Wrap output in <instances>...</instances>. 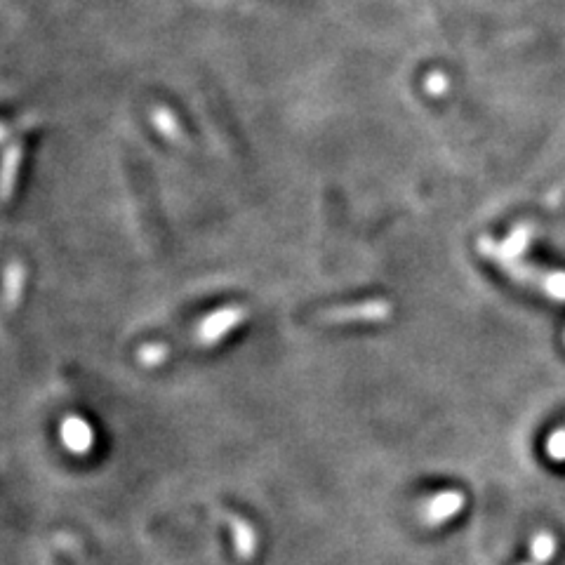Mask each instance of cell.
<instances>
[{
	"label": "cell",
	"mask_w": 565,
	"mask_h": 565,
	"mask_svg": "<svg viewBox=\"0 0 565 565\" xmlns=\"http://www.w3.org/2000/svg\"><path fill=\"white\" fill-rule=\"evenodd\" d=\"M554 554H556V540H554V537H551L549 533L537 535L535 542H533V558H535V563H537V565L547 563V561H551V556H554Z\"/></svg>",
	"instance_id": "8"
},
{
	"label": "cell",
	"mask_w": 565,
	"mask_h": 565,
	"mask_svg": "<svg viewBox=\"0 0 565 565\" xmlns=\"http://www.w3.org/2000/svg\"><path fill=\"white\" fill-rule=\"evenodd\" d=\"M48 565H62V563H59V561H57V563H48Z\"/></svg>",
	"instance_id": "14"
},
{
	"label": "cell",
	"mask_w": 565,
	"mask_h": 565,
	"mask_svg": "<svg viewBox=\"0 0 565 565\" xmlns=\"http://www.w3.org/2000/svg\"><path fill=\"white\" fill-rule=\"evenodd\" d=\"M8 285H5V297H8V302L15 307V304L22 299V290H24V269L22 264H12L8 269Z\"/></svg>",
	"instance_id": "7"
},
{
	"label": "cell",
	"mask_w": 565,
	"mask_h": 565,
	"mask_svg": "<svg viewBox=\"0 0 565 565\" xmlns=\"http://www.w3.org/2000/svg\"><path fill=\"white\" fill-rule=\"evenodd\" d=\"M495 262L500 264L511 278H516V281H521L525 285H530V288L544 292V295L565 302V271H544L530 267V264L521 262V259H509V257H497Z\"/></svg>",
	"instance_id": "1"
},
{
	"label": "cell",
	"mask_w": 565,
	"mask_h": 565,
	"mask_svg": "<svg viewBox=\"0 0 565 565\" xmlns=\"http://www.w3.org/2000/svg\"><path fill=\"white\" fill-rule=\"evenodd\" d=\"M530 565H537V563H530Z\"/></svg>",
	"instance_id": "15"
},
{
	"label": "cell",
	"mask_w": 565,
	"mask_h": 565,
	"mask_svg": "<svg viewBox=\"0 0 565 565\" xmlns=\"http://www.w3.org/2000/svg\"><path fill=\"white\" fill-rule=\"evenodd\" d=\"M22 165V146H10L0 161V198L8 201L17 182V170Z\"/></svg>",
	"instance_id": "6"
},
{
	"label": "cell",
	"mask_w": 565,
	"mask_h": 565,
	"mask_svg": "<svg viewBox=\"0 0 565 565\" xmlns=\"http://www.w3.org/2000/svg\"><path fill=\"white\" fill-rule=\"evenodd\" d=\"M154 125L163 132L165 137H170V139L182 137V135H179V132H182V130H179L175 116H172L168 109H156L154 111Z\"/></svg>",
	"instance_id": "9"
},
{
	"label": "cell",
	"mask_w": 565,
	"mask_h": 565,
	"mask_svg": "<svg viewBox=\"0 0 565 565\" xmlns=\"http://www.w3.org/2000/svg\"><path fill=\"white\" fill-rule=\"evenodd\" d=\"M245 314H248V311H245L243 307H226V309L215 311V314L208 316L201 325H198V330H196L198 342L201 344L219 342L226 332H231L238 323L243 321Z\"/></svg>",
	"instance_id": "3"
},
{
	"label": "cell",
	"mask_w": 565,
	"mask_h": 565,
	"mask_svg": "<svg viewBox=\"0 0 565 565\" xmlns=\"http://www.w3.org/2000/svg\"><path fill=\"white\" fill-rule=\"evenodd\" d=\"M5 135H8V132H5V128H3V125H0V142H3V139H5Z\"/></svg>",
	"instance_id": "13"
},
{
	"label": "cell",
	"mask_w": 565,
	"mask_h": 565,
	"mask_svg": "<svg viewBox=\"0 0 565 565\" xmlns=\"http://www.w3.org/2000/svg\"><path fill=\"white\" fill-rule=\"evenodd\" d=\"M547 455L554 462H565V429H556L547 441Z\"/></svg>",
	"instance_id": "11"
},
{
	"label": "cell",
	"mask_w": 565,
	"mask_h": 565,
	"mask_svg": "<svg viewBox=\"0 0 565 565\" xmlns=\"http://www.w3.org/2000/svg\"><path fill=\"white\" fill-rule=\"evenodd\" d=\"M391 316V307L389 302L384 299H377V302H363V304H354V307H339L332 309L325 314V321L332 323H380L387 321Z\"/></svg>",
	"instance_id": "2"
},
{
	"label": "cell",
	"mask_w": 565,
	"mask_h": 565,
	"mask_svg": "<svg viewBox=\"0 0 565 565\" xmlns=\"http://www.w3.org/2000/svg\"><path fill=\"white\" fill-rule=\"evenodd\" d=\"M464 507V495L460 490H445V493L436 495L434 500L427 504L424 509V518H427L429 525H441L445 521H450L452 516H457Z\"/></svg>",
	"instance_id": "4"
},
{
	"label": "cell",
	"mask_w": 565,
	"mask_h": 565,
	"mask_svg": "<svg viewBox=\"0 0 565 565\" xmlns=\"http://www.w3.org/2000/svg\"><path fill=\"white\" fill-rule=\"evenodd\" d=\"M165 358H168V347H163V344H149V347L139 351V363L146 365V368H156Z\"/></svg>",
	"instance_id": "10"
},
{
	"label": "cell",
	"mask_w": 565,
	"mask_h": 565,
	"mask_svg": "<svg viewBox=\"0 0 565 565\" xmlns=\"http://www.w3.org/2000/svg\"><path fill=\"white\" fill-rule=\"evenodd\" d=\"M424 88H427L429 95L441 97L443 92L448 90V78H445L443 73H429L427 81H424Z\"/></svg>",
	"instance_id": "12"
},
{
	"label": "cell",
	"mask_w": 565,
	"mask_h": 565,
	"mask_svg": "<svg viewBox=\"0 0 565 565\" xmlns=\"http://www.w3.org/2000/svg\"><path fill=\"white\" fill-rule=\"evenodd\" d=\"M62 441L71 452L85 455L95 443V436H92L90 424L81 420V417H66L62 422Z\"/></svg>",
	"instance_id": "5"
}]
</instances>
